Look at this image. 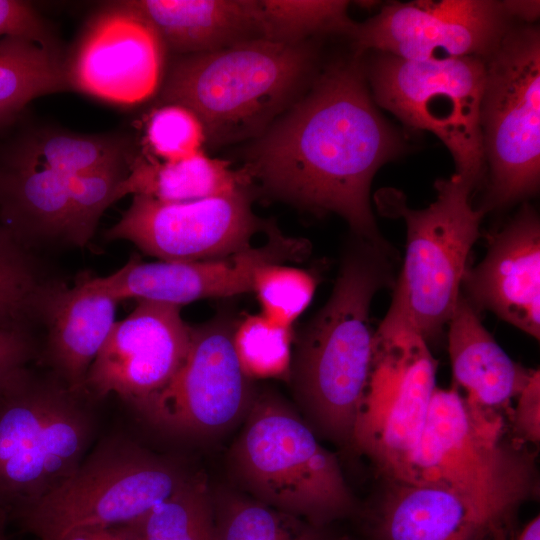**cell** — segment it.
Segmentation results:
<instances>
[{
	"label": "cell",
	"instance_id": "6da1fadb",
	"mask_svg": "<svg viewBox=\"0 0 540 540\" xmlns=\"http://www.w3.org/2000/svg\"><path fill=\"white\" fill-rule=\"evenodd\" d=\"M363 55L330 64L249 147L244 167L271 195L336 213L355 237L390 256L370 205L373 176L404 142L376 107Z\"/></svg>",
	"mask_w": 540,
	"mask_h": 540
},
{
	"label": "cell",
	"instance_id": "7a4b0ae2",
	"mask_svg": "<svg viewBox=\"0 0 540 540\" xmlns=\"http://www.w3.org/2000/svg\"><path fill=\"white\" fill-rule=\"evenodd\" d=\"M391 258L355 237L345 249L330 298L292 349L287 380L296 410L319 439L346 451L355 452L372 365L370 305L380 289L394 286Z\"/></svg>",
	"mask_w": 540,
	"mask_h": 540
},
{
	"label": "cell",
	"instance_id": "3957f363",
	"mask_svg": "<svg viewBox=\"0 0 540 540\" xmlns=\"http://www.w3.org/2000/svg\"><path fill=\"white\" fill-rule=\"evenodd\" d=\"M316 62L309 40L282 44L254 39L181 55L165 70L160 100L191 110L211 146L256 139L294 103Z\"/></svg>",
	"mask_w": 540,
	"mask_h": 540
},
{
	"label": "cell",
	"instance_id": "277c9868",
	"mask_svg": "<svg viewBox=\"0 0 540 540\" xmlns=\"http://www.w3.org/2000/svg\"><path fill=\"white\" fill-rule=\"evenodd\" d=\"M242 423L227 454L234 488L323 528L356 510L336 454L295 407L257 391Z\"/></svg>",
	"mask_w": 540,
	"mask_h": 540
},
{
	"label": "cell",
	"instance_id": "5b68a950",
	"mask_svg": "<svg viewBox=\"0 0 540 540\" xmlns=\"http://www.w3.org/2000/svg\"><path fill=\"white\" fill-rule=\"evenodd\" d=\"M95 402L28 367L0 389V510L8 520L84 460L97 432Z\"/></svg>",
	"mask_w": 540,
	"mask_h": 540
},
{
	"label": "cell",
	"instance_id": "8992f818",
	"mask_svg": "<svg viewBox=\"0 0 540 540\" xmlns=\"http://www.w3.org/2000/svg\"><path fill=\"white\" fill-rule=\"evenodd\" d=\"M504 423L455 386L436 387L405 482L439 485L516 512L538 489L535 455L504 440Z\"/></svg>",
	"mask_w": 540,
	"mask_h": 540
},
{
	"label": "cell",
	"instance_id": "52a82bcc",
	"mask_svg": "<svg viewBox=\"0 0 540 540\" xmlns=\"http://www.w3.org/2000/svg\"><path fill=\"white\" fill-rule=\"evenodd\" d=\"M434 187L436 200L424 209L407 207L404 195L394 189L377 197L383 214L402 217L407 232L403 268L386 316L405 323L427 343L453 314L484 215L473 208L474 188L459 174L438 179Z\"/></svg>",
	"mask_w": 540,
	"mask_h": 540
},
{
	"label": "cell",
	"instance_id": "ba28073f",
	"mask_svg": "<svg viewBox=\"0 0 540 540\" xmlns=\"http://www.w3.org/2000/svg\"><path fill=\"white\" fill-rule=\"evenodd\" d=\"M192 474L181 461L154 453L125 434H112L67 480L13 519L37 540H61L83 527L132 523Z\"/></svg>",
	"mask_w": 540,
	"mask_h": 540
},
{
	"label": "cell",
	"instance_id": "9c48e42d",
	"mask_svg": "<svg viewBox=\"0 0 540 540\" xmlns=\"http://www.w3.org/2000/svg\"><path fill=\"white\" fill-rule=\"evenodd\" d=\"M364 69L376 105L410 128L435 134L456 174L475 188L486 167L480 125L485 59L407 60L373 52Z\"/></svg>",
	"mask_w": 540,
	"mask_h": 540
},
{
	"label": "cell",
	"instance_id": "30bf717a",
	"mask_svg": "<svg viewBox=\"0 0 540 540\" xmlns=\"http://www.w3.org/2000/svg\"><path fill=\"white\" fill-rule=\"evenodd\" d=\"M480 125L488 193L481 210L536 193L540 179V34L514 24L485 59Z\"/></svg>",
	"mask_w": 540,
	"mask_h": 540
},
{
	"label": "cell",
	"instance_id": "8fae6325",
	"mask_svg": "<svg viewBox=\"0 0 540 540\" xmlns=\"http://www.w3.org/2000/svg\"><path fill=\"white\" fill-rule=\"evenodd\" d=\"M437 362L428 343L405 323L385 316L355 428V452L385 480L408 481L436 388Z\"/></svg>",
	"mask_w": 540,
	"mask_h": 540
},
{
	"label": "cell",
	"instance_id": "7c38bea8",
	"mask_svg": "<svg viewBox=\"0 0 540 540\" xmlns=\"http://www.w3.org/2000/svg\"><path fill=\"white\" fill-rule=\"evenodd\" d=\"M235 327L225 314L192 327L180 369L133 410L139 418L162 435L187 442L214 439L242 423L257 391L236 354Z\"/></svg>",
	"mask_w": 540,
	"mask_h": 540
},
{
	"label": "cell",
	"instance_id": "4fadbf2b",
	"mask_svg": "<svg viewBox=\"0 0 540 540\" xmlns=\"http://www.w3.org/2000/svg\"><path fill=\"white\" fill-rule=\"evenodd\" d=\"M515 20L506 1L397 2L355 22L347 36L357 56L379 52L407 60L486 59Z\"/></svg>",
	"mask_w": 540,
	"mask_h": 540
},
{
	"label": "cell",
	"instance_id": "5bb4252c",
	"mask_svg": "<svg viewBox=\"0 0 540 540\" xmlns=\"http://www.w3.org/2000/svg\"><path fill=\"white\" fill-rule=\"evenodd\" d=\"M250 187L188 201L161 202L133 195L130 206L106 233L126 240L160 261H200L227 257L251 247L264 230L252 211Z\"/></svg>",
	"mask_w": 540,
	"mask_h": 540
},
{
	"label": "cell",
	"instance_id": "9a60e30c",
	"mask_svg": "<svg viewBox=\"0 0 540 540\" xmlns=\"http://www.w3.org/2000/svg\"><path fill=\"white\" fill-rule=\"evenodd\" d=\"M167 49L153 25L129 1L110 3L87 21L64 60L70 89L133 105L161 86Z\"/></svg>",
	"mask_w": 540,
	"mask_h": 540
},
{
	"label": "cell",
	"instance_id": "2e32d148",
	"mask_svg": "<svg viewBox=\"0 0 540 540\" xmlns=\"http://www.w3.org/2000/svg\"><path fill=\"white\" fill-rule=\"evenodd\" d=\"M180 306L138 300L116 321L86 375L84 390L94 401L117 395L132 410L163 390L187 355L191 328Z\"/></svg>",
	"mask_w": 540,
	"mask_h": 540
},
{
	"label": "cell",
	"instance_id": "e0dca14e",
	"mask_svg": "<svg viewBox=\"0 0 540 540\" xmlns=\"http://www.w3.org/2000/svg\"><path fill=\"white\" fill-rule=\"evenodd\" d=\"M264 231L265 244L227 257L149 263L132 257L122 268L99 280L119 301L135 298L180 307L204 298L252 292L260 268L301 261L310 252L307 240L284 235L275 223L267 221Z\"/></svg>",
	"mask_w": 540,
	"mask_h": 540
},
{
	"label": "cell",
	"instance_id": "ac0fdd59",
	"mask_svg": "<svg viewBox=\"0 0 540 540\" xmlns=\"http://www.w3.org/2000/svg\"><path fill=\"white\" fill-rule=\"evenodd\" d=\"M515 513L439 485L384 479L369 529L372 540H510Z\"/></svg>",
	"mask_w": 540,
	"mask_h": 540
},
{
	"label": "cell",
	"instance_id": "d6986e66",
	"mask_svg": "<svg viewBox=\"0 0 540 540\" xmlns=\"http://www.w3.org/2000/svg\"><path fill=\"white\" fill-rule=\"evenodd\" d=\"M465 298L526 334L540 338V222L525 205L503 229L489 236L485 258L466 269Z\"/></svg>",
	"mask_w": 540,
	"mask_h": 540
},
{
	"label": "cell",
	"instance_id": "ffe728a7",
	"mask_svg": "<svg viewBox=\"0 0 540 540\" xmlns=\"http://www.w3.org/2000/svg\"><path fill=\"white\" fill-rule=\"evenodd\" d=\"M119 302L99 277L47 285L39 315L47 337L38 358L71 390L86 394V375L116 323Z\"/></svg>",
	"mask_w": 540,
	"mask_h": 540
},
{
	"label": "cell",
	"instance_id": "44dd1931",
	"mask_svg": "<svg viewBox=\"0 0 540 540\" xmlns=\"http://www.w3.org/2000/svg\"><path fill=\"white\" fill-rule=\"evenodd\" d=\"M1 223L25 246L28 240H62L84 246V230L69 177L50 169L0 160Z\"/></svg>",
	"mask_w": 540,
	"mask_h": 540
},
{
	"label": "cell",
	"instance_id": "7402d4cb",
	"mask_svg": "<svg viewBox=\"0 0 540 540\" xmlns=\"http://www.w3.org/2000/svg\"><path fill=\"white\" fill-rule=\"evenodd\" d=\"M448 325L454 386L465 389L467 401L480 408L509 413L511 400L525 387L533 369L507 355L462 293Z\"/></svg>",
	"mask_w": 540,
	"mask_h": 540
},
{
	"label": "cell",
	"instance_id": "603a6c76",
	"mask_svg": "<svg viewBox=\"0 0 540 540\" xmlns=\"http://www.w3.org/2000/svg\"><path fill=\"white\" fill-rule=\"evenodd\" d=\"M167 51L212 52L261 39L257 0H133Z\"/></svg>",
	"mask_w": 540,
	"mask_h": 540
},
{
	"label": "cell",
	"instance_id": "cb8c5ba5",
	"mask_svg": "<svg viewBox=\"0 0 540 540\" xmlns=\"http://www.w3.org/2000/svg\"><path fill=\"white\" fill-rule=\"evenodd\" d=\"M243 166L211 158L203 151L181 160L159 161L136 155L126 178L115 192V201L127 195H143L161 202H188L232 193L252 185Z\"/></svg>",
	"mask_w": 540,
	"mask_h": 540
},
{
	"label": "cell",
	"instance_id": "d4e9b609",
	"mask_svg": "<svg viewBox=\"0 0 540 540\" xmlns=\"http://www.w3.org/2000/svg\"><path fill=\"white\" fill-rule=\"evenodd\" d=\"M3 156L70 176L131 164L136 153L133 140L123 133L86 135L41 129L20 137Z\"/></svg>",
	"mask_w": 540,
	"mask_h": 540
},
{
	"label": "cell",
	"instance_id": "484cf974",
	"mask_svg": "<svg viewBox=\"0 0 540 540\" xmlns=\"http://www.w3.org/2000/svg\"><path fill=\"white\" fill-rule=\"evenodd\" d=\"M67 89L60 53L25 38L0 40V126L32 99Z\"/></svg>",
	"mask_w": 540,
	"mask_h": 540
},
{
	"label": "cell",
	"instance_id": "4316f807",
	"mask_svg": "<svg viewBox=\"0 0 540 540\" xmlns=\"http://www.w3.org/2000/svg\"><path fill=\"white\" fill-rule=\"evenodd\" d=\"M217 540H331L326 528L257 501L234 487L212 488Z\"/></svg>",
	"mask_w": 540,
	"mask_h": 540
},
{
	"label": "cell",
	"instance_id": "83f0119b",
	"mask_svg": "<svg viewBox=\"0 0 540 540\" xmlns=\"http://www.w3.org/2000/svg\"><path fill=\"white\" fill-rule=\"evenodd\" d=\"M143 540H217L212 487L192 476L171 496L132 522Z\"/></svg>",
	"mask_w": 540,
	"mask_h": 540
},
{
	"label": "cell",
	"instance_id": "f1b7e54d",
	"mask_svg": "<svg viewBox=\"0 0 540 540\" xmlns=\"http://www.w3.org/2000/svg\"><path fill=\"white\" fill-rule=\"evenodd\" d=\"M260 38L297 44L324 33L347 35L354 25L343 0H257Z\"/></svg>",
	"mask_w": 540,
	"mask_h": 540
},
{
	"label": "cell",
	"instance_id": "f546056e",
	"mask_svg": "<svg viewBox=\"0 0 540 540\" xmlns=\"http://www.w3.org/2000/svg\"><path fill=\"white\" fill-rule=\"evenodd\" d=\"M22 244L0 223V328L29 332L47 287Z\"/></svg>",
	"mask_w": 540,
	"mask_h": 540
},
{
	"label": "cell",
	"instance_id": "4dcf8cb0",
	"mask_svg": "<svg viewBox=\"0 0 540 540\" xmlns=\"http://www.w3.org/2000/svg\"><path fill=\"white\" fill-rule=\"evenodd\" d=\"M292 329L263 314L250 315L235 327L233 343L248 377H287L292 355Z\"/></svg>",
	"mask_w": 540,
	"mask_h": 540
},
{
	"label": "cell",
	"instance_id": "1f68e13d",
	"mask_svg": "<svg viewBox=\"0 0 540 540\" xmlns=\"http://www.w3.org/2000/svg\"><path fill=\"white\" fill-rule=\"evenodd\" d=\"M315 288L310 273L284 264H269L256 272L252 292L257 295L261 314L291 327L311 303Z\"/></svg>",
	"mask_w": 540,
	"mask_h": 540
},
{
	"label": "cell",
	"instance_id": "d6a6232c",
	"mask_svg": "<svg viewBox=\"0 0 540 540\" xmlns=\"http://www.w3.org/2000/svg\"><path fill=\"white\" fill-rule=\"evenodd\" d=\"M145 143L153 155L151 158L176 161L201 152L206 135L200 119L191 110L177 104H163L146 120Z\"/></svg>",
	"mask_w": 540,
	"mask_h": 540
},
{
	"label": "cell",
	"instance_id": "836d02e7",
	"mask_svg": "<svg viewBox=\"0 0 540 540\" xmlns=\"http://www.w3.org/2000/svg\"><path fill=\"white\" fill-rule=\"evenodd\" d=\"M7 37L29 39L60 53L51 28L28 2L0 0V40Z\"/></svg>",
	"mask_w": 540,
	"mask_h": 540
},
{
	"label": "cell",
	"instance_id": "e575fe53",
	"mask_svg": "<svg viewBox=\"0 0 540 540\" xmlns=\"http://www.w3.org/2000/svg\"><path fill=\"white\" fill-rule=\"evenodd\" d=\"M517 404L511 408V431L513 441L519 445L538 444L540 441V373L532 374L517 396Z\"/></svg>",
	"mask_w": 540,
	"mask_h": 540
},
{
	"label": "cell",
	"instance_id": "d590c367",
	"mask_svg": "<svg viewBox=\"0 0 540 540\" xmlns=\"http://www.w3.org/2000/svg\"><path fill=\"white\" fill-rule=\"evenodd\" d=\"M38 357L39 348L30 332L0 328V389Z\"/></svg>",
	"mask_w": 540,
	"mask_h": 540
},
{
	"label": "cell",
	"instance_id": "8d00e7d4",
	"mask_svg": "<svg viewBox=\"0 0 540 540\" xmlns=\"http://www.w3.org/2000/svg\"><path fill=\"white\" fill-rule=\"evenodd\" d=\"M61 540H143L131 524L83 527L70 531Z\"/></svg>",
	"mask_w": 540,
	"mask_h": 540
},
{
	"label": "cell",
	"instance_id": "74e56055",
	"mask_svg": "<svg viewBox=\"0 0 540 540\" xmlns=\"http://www.w3.org/2000/svg\"><path fill=\"white\" fill-rule=\"evenodd\" d=\"M506 3L516 20H523L530 24L539 15L538 1H506Z\"/></svg>",
	"mask_w": 540,
	"mask_h": 540
},
{
	"label": "cell",
	"instance_id": "f35d334b",
	"mask_svg": "<svg viewBox=\"0 0 540 540\" xmlns=\"http://www.w3.org/2000/svg\"><path fill=\"white\" fill-rule=\"evenodd\" d=\"M515 540H540V518L537 515L520 532Z\"/></svg>",
	"mask_w": 540,
	"mask_h": 540
},
{
	"label": "cell",
	"instance_id": "ab89813d",
	"mask_svg": "<svg viewBox=\"0 0 540 540\" xmlns=\"http://www.w3.org/2000/svg\"><path fill=\"white\" fill-rule=\"evenodd\" d=\"M7 522H8V518L6 514L0 510V540H7V536H6Z\"/></svg>",
	"mask_w": 540,
	"mask_h": 540
}]
</instances>
